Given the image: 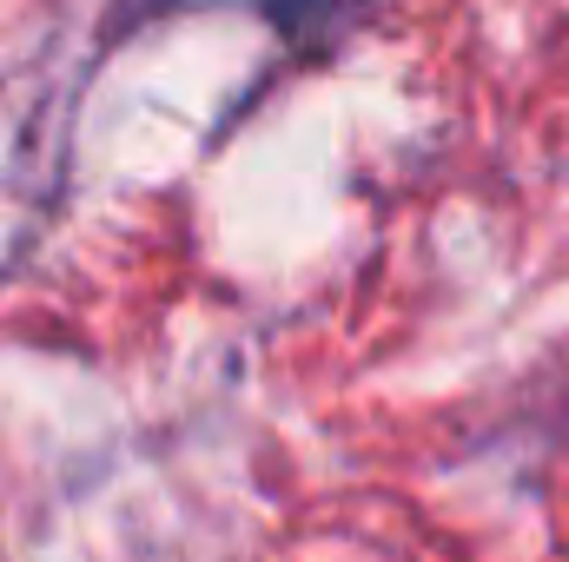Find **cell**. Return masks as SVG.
Segmentation results:
<instances>
[{"label":"cell","instance_id":"cell-1","mask_svg":"<svg viewBox=\"0 0 569 562\" xmlns=\"http://www.w3.org/2000/svg\"><path fill=\"white\" fill-rule=\"evenodd\" d=\"M365 0H272V13H279V27L284 33H338L351 13H358Z\"/></svg>","mask_w":569,"mask_h":562}]
</instances>
